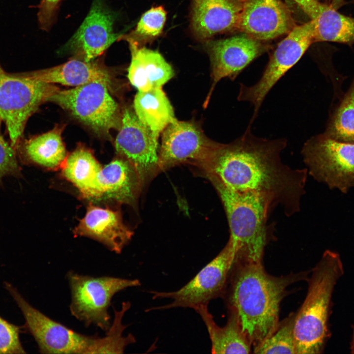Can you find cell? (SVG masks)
Returning a JSON list of instances; mask_svg holds the SVG:
<instances>
[{
	"mask_svg": "<svg viewBox=\"0 0 354 354\" xmlns=\"http://www.w3.org/2000/svg\"><path fill=\"white\" fill-rule=\"evenodd\" d=\"M61 0H41L38 5V21L40 29L48 30L53 24Z\"/></svg>",
	"mask_w": 354,
	"mask_h": 354,
	"instance_id": "cell-33",
	"label": "cell"
},
{
	"mask_svg": "<svg viewBox=\"0 0 354 354\" xmlns=\"http://www.w3.org/2000/svg\"><path fill=\"white\" fill-rule=\"evenodd\" d=\"M4 284L20 309L40 353H96L98 336L81 334L53 320L30 305L12 285Z\"/></svg>",
	"mask_w": 354,
	"mask_h": 354,
	"instance_id": "cell-11",
	"label": "cell"
},
{
	"mask_svg": "<svg viewBox=\"0 0 354 354\" xmlns=\"http://www.w3.org/2000/svg\"><path fill=\"white\" fill-rule=\"evenodd\" d=\"M251 125L232 142L219 143L198 170L202 177L213 176L232 190L255 194L272 209L280 206L287 216H291L300 211L307 169H294L282 161L286 139L257 137Z\"/></svg>",
	"mask_w": 354,
	"mask_h": 354,
	"instance_id": "cell-1",
	"label": "cell"
},
{
	"mask_svg": "<svg viewBox=\"0 0 354 354\" xmlns=\"http://www.w3.org/2000/svg\"><path fill=\"white\" fill-rule=\"evenodd\" d=\"M324 133L336 141L354 144V78L331 115Z\"/></svg>",
	"mask_w": 354,
	"mask_h": 354,
	"instance_id": "cell-27",
	"label": "cell"
},
{
	"mask_svg": "<svg viewBox=\"0 0 354 354\" xmlns=\"http://www.w3.org/2000/svg\"><path fill=\"white\" fill-rule=\"evenodd\" d=\"M350 349L351 353L354 354V325L353 326L352 339L351 343Z\"/></svg>",
	"mask_w": 354,
	"mask_h": 354,
	"instance_id": "cell-34",
	"label": "cell"
},
{
	"mask_svg": "<svg viewBox=\"0 0 354 354\" xmlns=\"http://www.w3.org/2000/svg\"><path fill=\"white\" fill-rule=\"evenodd\" d=\"M235 249L230 240L219 253L188 283L172 292L150 291L153 299L169 298L167 304L152 307L146 311L175 308H195L218 297H223L235 261Z\"/></svg>",
	"mask_w": 354,
	"mask_h": 354,
	"instance_id": "cell-9",
	"label": "cell"
},
{
	"mask_svg": "<svg viewBox=\"0 0 354 354\" xmlns=\"http://www.w3.org/2000/svg\"><path fill=\"white\" fill-rule=\"evenodd\" d=\"M301 153L308 173L317 181L343 193L354 187V144L323 133L307 140Z\"/></svg>",
	"mask_w": 354,
	"mask_h": 354,
	"instance_id": "cell-10",
	"label": "cell"
},
{
	"mask_svg": "<svg viewBox=\"0 0 354 354\" xmlns=\"http://www.w3.org/2000/svg\"><path fill=\"white\" fill-rule=\"evenodd\" d=\"M43 82L77 87L92 82H101L111 89L113 78L108 70L97 63L77 59L53 67L27 72Z\"/></svg>",
	"mask_w": 354,
	"mask_h": 354,
	"instance_id": "cell-21",
	"label": "cell"
},
{
	"mask_svg": "<svg viewBox=\"0 0 354 354\" xmlns=\"http://www.w3.org/2000/svg\"><path fill=\"white\" fill-rule=\"evenodd\" d=\"M134 111L139 119L157 137L177 119L174 109L161 88L138 91L134 99Z\"/></svg>",
	"mask_w": 354,
	"mask_h": 354,
	"instance_id": "cell-25",
	"label": "cell"
},
{
	"mask_svg": "<svg viewBox=\"0 0 354 354\" xmlns=\"http://www.w3.org/2000/svg\"><path fill=\"white\" fill-rule=\"evenodd\" d=\"M166 19V12L162 6L152 7L142 16L133 31L123 38L138 47L159 36Z\"/></svg>",
	"mask_w": 354,
	"mask_h": 354,
	"instance_id": "cell-29",
	"label": "cell"
},
{
	"mask_svg": "<svg viewBox=\"0 0 354 354\" xmlns=\"http://www.w3.org/2000/svg\"><path fill=\"white\" fill-rule=\"evenodd\" d=\"M315 24L314 42L354 43V18L318 1L310 16Z\"/></svg>",
	"mask_w": 354,
	"mask_h": 354,
	"instance_id": "cell-26",
	"label": "cell"
},
{
	"mask_svg": "<svg viewBox=\"0 0 354 354\" xmlns=\"http://www.w3.org/2000/svg\"><path fill=\"white\" fill-rule=\"evenodd\" d=\"M109 88L99 82H92L73 88L60 90L50 96L53 102L97 134L108 135L119 129L122 115L109 92Z\"/></svg>",
	"mask_w": 354,
	"mask_h": 354,
	"instance_id": "cell-8",
	"label": "cell"
},
{
	"mask_svg": "<svg viewBox=\"0 0 354 354\" xmlns=\"http://www.w3.org/2000/svg\"><path fill=\"white\" fill-rule=\"evenodd\" d=\"M307 272L275 276L263 263L234 261L223 296L237 314L253 348L270 335L279 322L280 306L287 288L306 279Z\"/></svg>",
	"mask_w": 354,
	"mask_h": 354,
	"instance_id": "cell-2",
	"label": "cell"
},
{
	"mask_svg": "<svg viewBox=\"0 0 354 354\" xmlns=\"http://www.w3.org/2000/svg\"><path fill=\"white\" fill-rule=\"evenodd\" d=\"M129 44L131 61L127 77L138 91L162 88L174 76L172 67L158 51Z\"/></svg>",
	"mask_w": 354,
	"mask_h": 354,
	"instance_id": "cell-20",
	"label": "cell"
},
{
	"mask_svg": "<svg viewBox=\"0 0 354 354\" xmlns=\"http://www.w3.org/2000/svg\"><path fill=\"white\" fill-rule=\"evenodd\" d=\"M315 24L312 20L295 26L277 45L270 56L259 80L252 86L239 83L237 99L253 106L249 123L256 118L266 96L278 81L300 60L314 42Z\"/></svg>",
	"mask_w": 354,
	"mask_h": 354,
	"instance_id": "cell-7",
	"label": "cell"
},
{
	"mask_svg": "<svg viewBox=\"0 0 354 354\" xmlns=\"http://www.w3.org/2000/svg\"><path fill=\"white\" fill-rule=\"evenodd\" d=\"M66 277L71 293V314L86 326L93 324L105 331L111 324L108 308L113 297L125 289L141 284L137 279L94 277L73 271H68Z\"/></svg>",
	"mask_w": 354,
	"mask_h": 354,
	"instance_id": "cell-6",
	"label": "cell"
},
{
	"mask_svg": "<svg viewBox=\"0 0 354 354\" xmlns=\"http://www.w3.org/2000/svg\"><path fill=\"white\" fill-rule=\"evenodd\" d=\"M21 175L15 148L5 141L0 132V182L6 176L20 177Z\"/></svg>",
	"mask_w": 354,
	"mask_h": 354,
	"instance_id": "cell-32",
	"label": "cell"
},
{
	"mask_svg": "<svg viewBox=\"0 0 354 354\" xmlns=\"http://www.w3.org/2000/svg\"><path fill=\"white\" fill-rule=\"evenodd\" d=\"M75 236H86L102 243L111 251L120 253L131 239L133 232L117 210L90 205L85 216L73 231Z\"/></svg>",
	"mask_w": 354,
	"mask_h": 354,
	"instance_id": "cell-17",
	"label": "cell"
},
{
	"mask_svg": "<svg viewBox=\"0 0 354 354\" xmlns=\"http://www.w3.org/2000/svg\"><path fill=\"white\" fill-rule=\"evenodd\" d=\"M62 174L85 197L99 199L98 177L102 167L90 150L78 147L67 155Z\"/></svg>",
	"mask_w": 354,
	"mask_h": 354,
	"instance_id": "cell-23",
	"label": "cell"
},
{
	"mask_svg": "<svg viewBox=\"0 0 354 354\" xmlns=\"http://www.w3.org/2000/svg\"><path fill=\"white\" fill-rule=\"evenodd\" d=\"M158 139L139 119L134 111L124 109L115 147L118 155L136 170L142 189L160 173Z\"/></svg>",
	"mask_w": 354,
	"mask_h": 354,
	"instance_id": "cell-12",
	"label": "cell"
},
{
	"mask_svg": "<svg viewBox=\"0 0 354 354\" xmlns=\"http://www.w3.org/2000/svg\"><path fill=\"white\" fill-rule=\"evenodd\" d=\"M308 278L305 299L295 312L296 354H321L330 336L328 319L334 287L344 273L339 255L326 250Z\"/></svg>",
	"mask_w": 354,
	"mask_h": 354,
	"instance_id": "cell-3",
	"label": "cell"
},
{
	"mask_svg": "<svg viewBox=\"0 0 354 354\" xmlns=\"http://www.w3.org/2000/svg\"><path fill=\"white\" fill-rule=\"evenodd\" d=\"M205 177L211 183L223 206L235 261L263 263L265 249L273 236V228L267 223L272 209L255 194L232 190L212 176Z\"/></svg>",
	"mask_w": 354,
	"mask_h": 354,
	"instance_id": "cell-4",
	"label": "cell"
},
{
	"mask_svg": "<svg viewBox=\"0 0 354 354\" xmlns=\"http://www.w3.org/2000/svg\"><path fill=\"white\" fill-rule=\"evenodd\" d=\"M59 89L28 72L8 73L0 64V120L6 126L13 147L22 140L29 118Z\"/></svg>",
	"mask_w": 354,
	"mask_h": 354,
	"instance_id": "cell-5",
	"label": "cell"
},
{
	"mask_svg": "<svg viewBox=\"0 0 354 354\" xmlns=\"http://www.w3.org/2000/svg\"><path fill=\"white\" fill-rule=\"evenodd\" d=\"M295 26L291 11L281 0H242L237 29L256 40L288 34Z\"/></svg>",
	"mask_w": 354,
	"mask_h": 354,
	"instance_id": "cell-16",
	"label": "cell"
},
{
	"mask_svg": "<svg viewBox=\"0 0 354 354\" xmlns=\"http://www.w3.org/2000/svg\"><path fill=\"white\" fill-rule=\"evenodd\" d=\"M295 313L279 322L273 332L253 348L254 354H296L294 326Z\"/></svg>",
	"mask_w": 354,
	"mask_h": 354,
	"instance_id": "cell-28",
	"label": "cell"
},
{
	"mask_svg": "<svg viewBox=\"0 0 354 354\" xmlns=\"http://www.w3.org/2000/svg\"><path fill=\"white\" fill-rule=\"evenodd\" d=\"M200 315L207 329L211 344L212 354H249L252 346L242 330L236 313L228 309L226 324L219 326L208 309V305L194 309Z\"/></svg>",
	"mask_w": 354,
	"mask_h": 354,
	"instance_id": "cell-22",
	"label": "cell"
},
{
	"mask_svg": "<svg viewBox=\"0 0 354 354\" xmlns=\"http://www.w3.org/2000/svg\"><path fill=\"white\" fill-rule=\"evenodd\" d=\"M63 127L56 126L46 133L32 137L17 145L23 158L34 164L51 169L61 167L66 156L61 137Z\"/></svg>",
	"mask_w": 354,
	"mask_h": 354,
	"instance_id": "cell-24",
	"label": "cell"
},
{
	"mask_svg": "<svg viewBox=\"0 0 354 354\" xmlns=\"http://www.w3.org/2000/svg\"><path fill=\"white\" fill-rule=\"evenodd\" d=\"M260 41L244 33L209 41L207 51L211 61L212 85L208 98L222 79L228 78L234 81L265 52V47Z\"/></svg>",
	"mask_w": 354,
	"mask_h": 354,
	"instance_id": "cell-15",
	"label": "cell"
},
{
	"mask_svg": "<svg viewBox=\"0 0 354 354\" xmlns=\"http://www.w3.org/2000/svg\"><path fill=\"white\" fill-rule=\"evenodd\" d=\"M218 144L208 138L195 123L176 119L162 132L160 173L182 164L198 168L210 158Z\"/></svg>",
	"mask_w": 354,
	"mask_h": 354,
	"instance_id": "cell-13",
	"label": "cell"
},
{
	"mask_svg": "<svg viewBox=\"0 0 354 354\" xmlns=\"http://www.w3.org/2000/svg\"><path fill=\"white\" fill-rule=\"evenodd\" d=\"M129 302H123L120 310H114L115 317L106 334L99 338L98 354H122L126 347L136 342L134 336L129 334L123 335L126 326L122 321L125 313L130 308Z\"/></svg>",
	"mask_w": 354,
	"mask_h": 354,
	"instance_id": "cell-30",
	"label": "cell"
},
{
	"mask_svg": "<svg viewBox=\"0 0 354 354\" xmlns=\"http://www.w3.org/2000/svg\"><path fill=\"white\" fill-rule=\"evenodd\" d=\"M142 190L136 170L126 159L117 158L102 167L98 177L99 199L135 206Z\"/></svg>",
	"mask_w": 354,
	"mask_h": 354,
	"instance_id": "cell-19",
	"label": "cell"
},
{
	"mask_svg": "<svg viewBox=\"0 0 354 354\" xmlns=\"http://www.w3.org/2000/svg\"><path fill=\"white\" fill-rule=\"evenodd\" d=\"M20 327L0 316V354H25L19 337Z\"/></svg>",
	"mask_w": 354,
	"mask_h": 354,
	"instance_id": "cell-31",
	"label": "cell"
},
{
	"mask_svg": "<svg viewBox=\"0 0 354 354\" xmlns=\"http://www.w3.org/2000/svg\"><path fill=\"white\" fill-rule=\"evenodd\" d=\"M191 26L202 40L237 28L242 0H192Z\"/></svg>",
	"mask_w": 354,
	"mask_h": 354,
	"instance_id": "cell-18",
	"label": "cell"
},
{
	"mask_svg": "<svg viewBox=\"0 0 354 354\" xmlns=\"http://www.w3.org/2000/svg\"><path fill=\"white\" fill-rule=\"evenodd\" d=\"M116 17L102 0H94L83 23L61 51L77 54L85 61H91L122 36L114 32Z\"/></svg>",
	"mask_w": 354,
	"mask_h": 354,
	"instance_id": "cell-14",
	"label": "cell"
}]
</instances>
